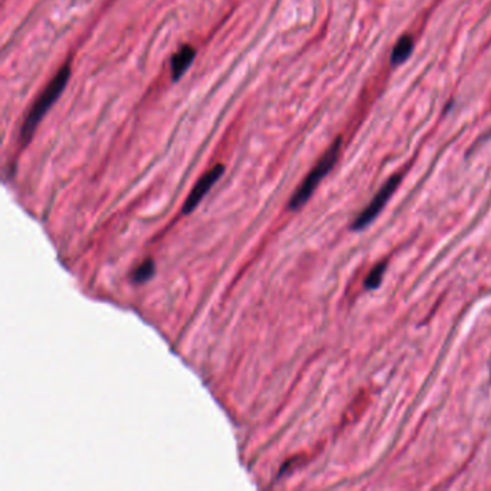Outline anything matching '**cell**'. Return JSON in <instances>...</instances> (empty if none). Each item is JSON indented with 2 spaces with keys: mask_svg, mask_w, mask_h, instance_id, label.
<instances>
[{
  "mask_svg": "<svg viewBox=\"0 0 491 491\" xmlns=\"http://www.w3.org/2000/svg\"><path fill=\"white\" fill-rule=\"evenodd\" d=\"M399 181H401V174L392 176L382 186V189L376 194V196L371 201V204L366 206V209H363L360 212V215L352 223V229L360 231V229H364L367 225H369L379 215V212L384 209L386 202L391 199V196L394 195V192L396 191V188L399 185Z\"/></svg>",
  "mask_w": 491,
  "mask_h": 491,
  "instance_id": "cell-3",
  "label": "cell"
},
{
  "mask_svg": "<svg viewBox=\"0 0 491 491\" xmlns=\"http://www.w3.org/2000/svg\"><path fill=\"white\" fill-rule=\"evenodd\" d=\"M154 270H156V267H154V263L152 260L144 261L139 268L134 270L133 281L137 284H143V283L149 281L154 275Z\"/></svg>",
  "mask_w": 491,
  "mask_h": 491,
  "instance_id": "cell-8",
  "label": "cell"
},
{
  "mask_svg": "<svg viewBox=\"0 0 491 491\" xmlns=\"http://www.w3.org/2000/svg\"><path fill=\"white\" fill-rule=\"evenodd\" d=\"M196 55V49L185 45L181 46L171 58V78L173 81H179L181 75L188 71V68L192 65L194 58Z\"/></svg>",
  "mask_w": 491,
  "mask_h": 491,
  "instance_id": "cell-5",
  "label": "cell"
},
{
  "mask_svg": "<svg viewBox=\"0 0 491 491\" xmlns=\"http://www.w3.org/2000/svg\"><path fill=\"white\" fill-rule=\"evenodd\" d=\"M71 77V65L67 64L58 71V74L52 78V81L48 84V87L42 91V94L38 97L35 104L32 105L31 111L28 112L22 129H21V143L25 146L31 142L36 127L42 121L46 111L53 105V102L60 97L63 91L65 90L68 80Z\"/></svg>",
  "mask_w": 491,
  "mask_h": 491,
  "instance_id": "cell-1",
  "label": "cell"
},
{
  "mask_svg": "<svg viewBox=\"0 0 491 491\" xmlns=\"http://www.w3.org/2000/svg\"><path fill=\"white\" fill-rule=\"evenodd\" d=\"M385 271H386V263H381L378 264L372 271L371 274L367 275V278L364 280V287L367 290H375L381 285L382 280H384V275H385Z\"/></svg>",
  "mask_w": 491,
  "mask_h": 491,
  "instance_id": "cell-7",
  "label": "cell"
},
{
  "mask_svg": "<svg viewBox=\"0 0 491 491\" xmlns=\"http://www.w3.org/2000/svg\"><path fill=\"white\" fill-rule=\"evenodd\" d=\"M340 147H342V139H337L330 146V149L323 154V157L319 160L315 169L309 173V176L304 179V181L301 183V186L297 189V192L292 195L290 201V209L292 211L300 209L302 205H305L307 201L310 199V196L319 186V183L326 177V174H329V171L336 164L340 154Z\"/></svg>",
  "mask_w": 491,
  "mask_h": 491,
  "instance_id": "cell-2",
  "label": "cell"
},
{
  "mask_svg": "<svg viewBox=\"0 0 491 491\" xmlns=\"http://www.w3.org/2000/svg\"><path fill=\"white\" fill-rule=\"evenodd\" d=\"M225 167L222 164H216L213 169H211L208 173H205L199 181L195 185V188L192 189L189 198L185 202V206H183V213L189 215L199 204L201 201L206 196V194L212 189V186L215 183L221 179V176L223 174Z\"/></svg>",
  "mask_w": 491,
  "mask_h": 491,
  "instance_id": "cell-4",
  "label": "cell"
},
{
  "mask_svg": "<svg viewBox=\"0 0 491 491\" xmlns=\"http://www.w3.org/2000/svg\"><path fill=\"white\" fill-rule=\"evenodd\" d=\"M413 51V39L411 35H403L398 43L395 45L394 51H392V55H391V59H392V64L394 65H399V64H403L405 60L409 58V55L412 53Z\"/></svg>",
  "mask_w": 491,
  "mask_h": 491,
  "instance_id": "cell-6",
  "label": "cell"
}]
</instances>
